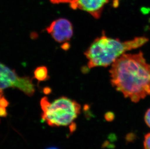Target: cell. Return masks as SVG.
Masks as SVG:
<instances>
[{
    "label": "cell",
    "instance_id": "cell-1",
    "mask_svg": "<svg viewBox=\"0 0 150 149\" xmlns=\"http://www.w3.org/2000/svg\"><path fill=\"white\" fill-rule=\"evenodd\" d=\"M109 73L112 86L132 102L150 96V65L142 52L123 54L111 65Z\"/></svg>",
    "mask_w": 150,
    "mask_h": 149
},
{
    "label": "cell",
    "instance_id": "cell-2",
    "mask_svg": "<svg viewBox=\"0 0 150 149\" xmlns=\"http://www.w3.org/2000/svg\"><path fill=\"white\" fill-rule=\"evenodd\" d=\"M149 41L146 37H136L127 41H122L106 37L105 33L97 38L85 52L89 68L107 67L127 51L142 46Z\"/></svg>",
    "mask_w": 150,
    "mask_h": 149
},
{
    "label": "cell",
    "instance_id": "cell-3",
    "mask_svg": "<svg viewBox=\"0 0 150 149\" xmlns=\"http://www.w3.org/2000/svg\"><path fill=\"white\" fill-rule=\"evenodd\" d=\"M42 120L51 127H67L73 124L81 111L79 104L66 97L51 102L47 97L40 102Z\"/></svg>",
    "mask_w": 150,
    "mask_h": 149
},
{
    "label": "cell",
    "instance_id": "cell-4",
    "mask_svg": "<svg viewBox=\"0 0 150 149\" xmlns=\"http://www.w3.org/2000/svg\"><path fill=\"white\" fill-rule=\"evenodd\" d=\"M8 88H17L28 96H33L35 91L30 77H19L15 71L0 63V91Z\"/></svg>",
    "mask_w": 150,
    "mask_h": 149
},
{
    "label": "cell",
    "instance_id": "cell-5",
    "mask_svg": "<svg viewBox=\"0 0 150 149\" xmlns=\"http://www.w3.org/2000/svg\"><path fill=\"white\" fill-rule=\"evenodd\" d=\"M46 31L57 42L63 43L69 40L74 34L73 26L69 20L60 18L52 21Z\"/></svg>",
    "mask_w": 150,
    "mask_h": 149
},
{
    "label": "cell",
    "instance_id": "cell-6",
    "mask_svg": "<svg viewBox=\"0 0 150 149\" xmlns=\"http://www.w3.org/2000/svg\"><path fill=\"white\" fill-rule=\"evenodd\" d=\"M109 0H77L72 7L73 9H79L89 13L94 18L99 19L102 15L105 6Z\"/></svg>",
    "mask_w": 150,
    "mask_h": 149
},
{
    "label": "cell",
    "instance_id": "cell-7",
    "mask_svg": "<svg viewBox=\"0 0 150 149\" xmlns=\"http://www.w3.org/2000/svg\"><path fill=\"white\" fill-rule=\"evenodd\" d=\"M35 79L39 81L45 80L48 78L47 68L45 66H40L37 68L34 72Z\"/></svg>",
    "mask_w": 150,
    "mask_h": 149
},
{
    "label": "cell",
    "instance_id": "cell-8",
    "mask_svg": "<svg viewBox=\"0 0 150 149\" xmlns=\"http://www.w3.org/2000/svg\"><path fill=\"white\" fill-rule=\"evenodd\" d=\"M50 1L54 4L68 3L70 4V7H72L76 2L77 0H50Z\"/></svg>",
    "mask_w": 150,
    "mask_h": 149
},
{
    "label": "cell",
    "instance_id": "cell-9",
    "mask_svg": "<svg viewBox=\"0 0 150 149\" xmlns=\"http://www.w3.org/2000/svg\"><path fill=\"white\" fill-rule=\"evenodd\" d=\"M144 149H150V133L145 135L144 140Z\"/></svg>",
    "mask_w": 150,
    "mask_h": 149
},
{
    "label": "cell",
    "instance_id": "cell-10",
    "mask_svg": "<svg viewBox=\"0 0 150 149\" xmlns=\"http://www.w3.org/2000/svg\"><path fill=\"white\" fill-rule=\"evenodd\" d=\"M145 122L147 125L150 127V108L147 110L144 116Z\"/></svg>",
    "mask_w": 150,
    "mask_h": 149
},
{
    "label": "cell",
    "instance_id": "cell-11",
    "mask_svg": "<svg viewBox=\"0 0 150 149\" xmlns=\"http://www.w3.org/2000/svg\"><path fill=\"white\" fill-rule=\"evenodd\" d=\"M3 91H0V99L2 97V95H3Z\"/></svg>",
    "mask_w": 150,
    "mask_h": 149
},
{
    "label": "cell",
    "instance_id": "cell-12",
    "mask_svg": "<svg viewBox=\"0 0 150 149\" xmlns=\"http://www.w3.org/2000/svg\"><path fill=\"white\" fill-rule=\"evenodd\" d=\"M46 149H59L58 148H55V147H51V148H47Z\"/></svg>",
    "mask_w": 150,
    "mask_h": 149
}]
</instances>
